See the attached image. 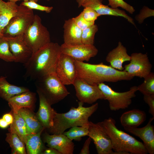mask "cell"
Returning a JSON list of instances; mask_svg holds the SVG:
<instances>
[{
  "mask_svg": "<svg viewBox=\"0 0 154 154\" xmlns=\"http://www.w3.org/2000/svg\"><path fill=\"white\" fill-rule=\"evenodd\" d=\"M75 65L77 77L91 85L130 80L134 77L124 70H119L103 62L94 64L75 60Z\"/></svg>",
  "mask_w": 154,
  "mask_h": 154,
  "instance_id": "7a4b0ae2",
  "label": "cell"
},
{
  "mask_svg": "<svg viewBox=\"0 0 154 154\" xmlns=\"http://www.w3.org/2000/svg\"><path fill=\"white\" fill-rule=\"evenodd\" d=\"M13 116V120L8 128L9 132L15 133L25 143L27 135L25 122L22 117L18 113H13L11 111Z\"/></svg>",
  "mask_w": 154,
  "mask_h": 154,
  "instance_id": "4316f807",
  "label": "cell"
},
{
  "mask_svg": "<svg viewBox=\"0 0 154 154\" xmlns=\"http://www.w3.org/2000/svg\"><path fill=\"white\" fill-rule=\"evenodd\" d=\"M43 142L48 147L53 148L61 154H73L74 145L72 141L63 133L50 134L46 131L42 136Z\"/></svg>",
  "mask_w": 154,
  "mask_h": 154,
  "instance_id": "9a60e30c",
  "label": "cell"
},
{
  "mask_svg": "<svg viewBox=\"0 0 154 154\" xmlns=\"http://www.w3.org/2000/svg\"><path fill=\"white\" fill-rule=\"evenodd\" d=\"M130 63L124 66L123 70L133 76L144 78L151 72L152 65L146 54L133 53Z\"/></svg>",
  "mask_w": 154,
  "mask_h": 154,
  "instance_id": "30bf717a",
  "label": "cell"
},
{
  "mask_svg": "<svg viewBox=\"0 0 154 154\" xmlns=\"http://www.w3.org/2000/svg\"><path fill=\"white\" fill-rule=\"evenodd\" d=\"M108 5L113 8L120 7L125 9L129 13L133 14L135 11L134 8L123 0H108Z\"/></svg>",
  "mask_w": 154,
  "mask_h": 154,
  "instance_id": "d6a6232c",
  "label": "cell"
},
{
  "mask_svg": "<svg viewBox=\"0 0 154 154\" xmlns=\"http://www.w3.org/2000/svg\"><path fill=\"white\" fill-rule=\"evenodd\" d=\"M43 154H61L56 150L52 148H46L43 151Z\"/></svg>",
  "mask_w": 154,
  "mask_h": 154,
  "instance_id": "60d3db41",
  "label": "cell"
},
{
  "mask_svg": "<svg viewBox=\"0 0 154 154\" xmlns=\"http://www.w3.org/2000/svg\"><path fill=\"white\" fill-rule=\"evenodd\" d=\"M84 18L88 22L95 23V21L100 15L94 9L89 7H86L82 12Z\"/></svg>",
  "mask_w": 154,
  "mask_h": 154,
  "instance_id": "e575fe53",
  "label": "cell"
},
{
  "mask_svg": "<svg viewBox=\"0 0 154 154\" xmlns=\"http://www.w3.org/2000/svg\"><path fill=\"white\" fill-rule=\"evenodd\" d=\"M5 141L11 148V154H27L25 143L15 133L9 132L7 133Z\"/></svg>",
  "mask_w": 154,
  "mask_h": 154,
  "instance_id": "83f0119b",
  "label": "cell"
},
{
  "mask_svg": "<svg viewBox=\"0 0 154 154\" xmlns=\"http://www.w3.org/2000/svg\"><path fill=\"white\" fill-rule=\"evenodd\" d=\"M98 86L104 95V100L108 101L110 110L114 111L128 108L132 103V99L135 97V93L138 91L137 86H135L131 87L129 90L123 92H116L104 83L99 84Z\"/></svg>",
  "mask_w": 154,
  "mask_h": 154,
  "instance_id": "52a82bcc",
  "label": "cell"
},
{
  "mask_svg": "<svg viewBox=\"0 0 154 154\" xmlns=\"http://www.w3.org/2000/svg\"><path fill=\"white\" fill-rule=\"evenodd\" d=\"M143 82L137 86L138 91L143 95L154 94V73L151 72L144 78Z\"/></svg>",
  "mask_w": 154,
  "mask_h": 154,
  "instance_id": "f546056e",
  "label": "cell"
},
{
  "mask_svg": "<svg viewBox=\"0 0 154 154\" xmlns=\"http://www.w3.org/2000/svg\"><path fill=\"white\" fill-rule=\"evenodd\" d=\"M84 103L79 101L77 108L72 107L67 112L56 113L53 125L45 129L50 134H63L67 129L75 126H82L88 124L89 117L98 108L97 103L89 107L83 106Z\"/></svg>",
  "mask_w": 154,
  "mask_h": 154,
  "instance_id": "277c9868",
  "label": "cell"
},
{
  "mask_svg": "<svg viewBox=\"0 0 154 154\" xmlns=\"http://www.w3.org/2000/svg\"><path fill=\"white\" fill-rule=\"evenodd\" d=\"M98 30V26L95 24L82 30L81 35L82 44L94 45L95 35Z\"/></svg>",
  "mask_w": 154,
  "mask_h": 154,
  "instance_id": "4dcf8cb0",
  "label": "cell"
},
{
  "mask_svg": "<svg viewBox=\"0 0 154 154\" xmlns=\"http://www.w3.org/2000/svg\"><path fill=\"white\" fill-rule=\"evenodd\" d=\"M88 0H76V1L78 4L79 7H81L84 2Z\"/></svg>",
  "mask_w": 154,
  "mask_h": 154,
  "instance_id": "7bdbcfd3",
  "label": "cell"
},
{
  "mask_svg": "<svg viewBox=\"0 0 154 154\" xmlns=\"http://www.w3.org/2000/svg\"><path fill=\"white\" fill-rule=\"evenodd\" d=\"M39 98V108L36 116L45 129L50 128L53 125V120L56 112L51 107V105L44 94L37 90Z\"/></svg>",
  "mask_w": 154,
  "mask_h": 154,
  "instance_id": "e0dca14e",
  "label": "cell"
},
{
  "mask_svg": "<svg viewBox=\"0 0 154 154\" xmlns=\"http://www.w3.org/2000/svg\"><path fill=\"white\" fill-rule=\"evenodd\" d=\"M72 19L75 24L82 30L95 24V23L88 22L84 19L82 12L78 16L72 18Z\"/></svg>",
  "mask_w": 154,
  "mask_h": 154,
  "instance_id": "8d00e7d4",
  "label": "cell"
},
{
  "mask_svg": "<svg viewBox=\"0 0 154 154\" xmlns=\"http://www.w3.org/2000/svg\"><path fill=\"white\" fill-rule=\"evenodd\" d=\"M56 73L65 85H73L77 77L75 60L71 56L61 53Z\"/></svg>",
  "mask_w": 154,
  "mask_h": 154,
  "instance_id": "7c38bea8",
  "label": "cell"
},
{
  "mask_svg": "<svg viewBox=\"0 0 154 154\" xmlns=\"http://www.w3.org/2000/svg\"><path fill=\"white\" fill-rule=\"evenodd\" d=\"M6 77H0V97L8 102L13 96L29 90L27 88L12 84Z\"/></svg>",
  "mask_w": 154,
  "mask_h": 154,
  "instance_id": "d4e9b609",
  "label": "cell"
},
{
  "mask_svg": "<svg viewBox=\"0 0 154 154\" xmlns=\"http://www.w3.org/2000/svg\"><path fill=\"white\" fill-rule=\"evenodd\" d=\"M63 27L64 43L70 45L82 44L81 40L82 30L75 24L72 18L65 21Z\"/></svg>",
  "mask_w": 154,
  "mask_h": 154,
  "instance_id": "44dd1931",
  "label": "cell"
},
{
  "mask_svg": "<svg viewBox=\"0 0 154 154\" xmlns=\"http://www.w3.org/2000/svg\"><path fill=\"white\" fill-rule=\"evenodd\" d=\"M4 36V31L0 25V38L3 37Z\"/></svg>",
  "mask_w": 154,
  "mask_h": 154,
  "instance_id": "f6af8a7d",
  "label": "cell"
},
{
  "mask_svg": "<svg viewBox=\"0 0 154 154\" xmlns=\"http://www.w3.org/2000/svg\"><path fill=\"white\" fill-rule=\"evenodd\" d=\"M2 118L8 123L9 125L11 124L13 120V116L11 112L10 113L4 114Z\"/></svg>",
  "mask_w": 154,
  "mask_h": 154,
  "instance_id": "ab89813d",
  "label": "cell"
},
{
  "mask_svg": "<svg viewBox=\"0 0 154 154\" xmlns=\"http://www.w3.org/2000/svg\"><path fill=\"white\" fill-rule=\"evenodd\" d=\"M36 101V94L29 90L13 96L8 102L11 111L17 113L22 108H28L34 111Z\"/></svg>",
  "mask_w": 154,
  "mask_h": 154,
  "instance_id": "d6986e66",
  "label": "cell"
},
{
  "mask_svg": "<svg viewBox=\"0 0 154 154\" xmlns=\"http://www.w3.org/2000/svg\"><path fill=\"white\" fill-rule=\"evenodd\" d=\"M35 81L37 90L44 94L51 105L62 100L70 94L56 72L45 75Z\"/></svg>",
  "mask_w": 154,
  "mask_h": 154,
  "instance_id": "5b68a950",
  "label": "cell"
},
{
  "mask_svg": "<svg viewBox=\"0 0 154 154\" xmlns=\"http://www.w3.org/2000/svg\"><path fill=\"white\" fill-rule=\"evenodd\" d=\"M88 136L93 140L98 154H114L110 139L97 123L89 121Z\"/></svg>",
  "mask_w": 154,
  "mask_h": 154,
  "instance_id": "8fae6325",
  "label": "cell"
},
{
  "mask_svg": "<svg viewBox=\"0 0 154 154\" xmlns=\"http://www.w3.org/2000/svg\"><path fill=\"white\" fill-rule=\"evenodd\" d=\"M0 59L7 62H13L15 58L11 52L8 40L4 35L0 38Z\"/></svg>",
  "mask_w": 154,
  "mask_h": 154,
  "instance_id": "1f68e13d",
  "label": "cell"
},
{
  "mask_svg": "<svg viewBox=\"0 0 154 154\" xmlns=\"http://www.w3.org/2000/svg\"><path fill=\"white\" fill-rule=\"evenodd\" d=\"M46 0L47 1H50V0Z\"/></svg>",
  "mask_w": 154,
  "mask_h": 154,
  "instance_id": "bcb514c9",
  "label": "cell"
},
{
  "mask_svg": "<svg viewBox=\"0 0 154 154\" xmlns=\"http://www.w3.org/2000/svg\"><path fill=\"white\" fill-rule=\"evenodd\" d=\"M61 54L60 45L50 42L32 54L23 64L25 72L24 77L36 79L48 74L56 72Z\"/></svg>",
  "mask_w": 154,
  "mask_h": 154,
  "instance_id": "6da1fadb",
  "label": "cell"
},
{
  "mask_svg": "<svg viewBox=\"0 0 154 154\" xmlns=\"http://www.w3.org/2000/svg\"><path fill=\"white\" fill-rule=\"evenodd\" d=\"M9 125L8 123L2 118L0 119V127L5 128Z\"/></svg>",
  "mask_w": 154,
  "mask_h": 154,
  "instance_id": "b9f144b4",
  "label": "cell"
},
{
  "mask_svg": "<svg viewBox=\"0 0 154 154\" xmlns=\"http://www.w3.org/2000/svg\"><path fill=\"white\" fill-rule=\"evenodd\" d=\"M130 60V56L127 54L126 47L120 41L116 47L109 52L106 58V61L109 63L112 67L120 71L124 70L123 63Z\"/></svg>",
  "mask_w": 154,
  "mask_h": 154,
  "instance_id": "ffe728a7",
  "label": "cell"
},
{
  "mask_svg": "<svg viewBox=\"0 0 154 154\" xmlns=\"http://www.w3.org/2000/svg\"><path fill=\"white\" fill-rule=\"evenodd\" d=\"M44 129L36 133H31L27 135L25 143L27 153L42 154L46 148L41 137Z\"/></svg>",
  "mask_w": 154,
  "mask_h": 154,
  "instance_id": "cb8c5ba5",
  "label": "cell"
},
{
  "mask_svg": "<svg viewBox=\"0 0 154 154\" xmlns=\"http://www.w3.org/2000/svg\"><path fill=\"white\" fill-rule=\"evenodd\" d=\"M9 43L10 50L14 58V62L26 63L33 54L23 37V34L15 36L4 35Z\"/></svg>",
  "mask_w": 154,
  "mask_h": 154,
  "instance_id": "5bb4252c",
  "label": "cell"
},
{
  "mask_svg": "<svg viewBox=\"0 0 154 154\" xmlns=\"http://www.w3.org/2000/svg\"><path fill=\"white\" fill-rule=\"evenodd\" d=\"M18 113L24 120L27 134L36 133L45 129L33 110L28 108H22L19 110Z\"/></svg>",
  "mask_w": 154,
  "mask_h": 154,
  "instance_id": "603a6c76",
  "label": "cell"
},
{
  "mask_svg": "<svg viewBox=\"0 0 154 154\" xmlns=\"http://www.w3.org/2000/svg\"><path fill=\"white\" fill-rule=\"evenodd\" d=\"M35 15L33 10L20 4L16 14L4 28V35L15 36L23 34L33 23Z\"/></svg>",
  "mask_w": 154,
  "mask_h": 154,
  "instance_id": "ba28073f",
  "label": "cell"
},
{
  "mask_svg": "<svg viewBox=\"0 0 154 154\" xmlns=\"http://www.w3.org/2000/svg\"><path fill=\"white\" fill-rule=\"evenodd\" d=\"M143 96V100L149 107V112L154 117V94Z\"/></svg>",
  "mask_w": 154,
  "mask_h": 154,
  "instance_id": "74e56055",
  "label": "cell"
},
{
  "mask_svg": "<svg viewBox=\"0 0 154 154\" xmlns=\"http://www.w3.org/2000/svg\"><path fill=\"white\" fill-rule=\"evenodd\" d=\"M18 6L16 2L0 0V25L3 30L16 14Z\"/></svg>",
  "mask_w": 154,
  "mask_h": 154,
  "instance_id": "484cf974",
  "label": "cell"
},
{
  "mask_svg": "<svg viewBox=\"0 0 154 154\" xmlns=\"http://www.w3.org/2000/svg\"><path fill=\"white\" fill-rule=\"evenodd\" d=\"M102 0H88L83 3L82 6L84 8L89 7L94 9L100 16L110 15L122 17L130 23L135 26L133 20L124 11L117 8H113L103 4Z\"/></svg>",
  "mask_w": 154,
  "mask_h": 154,
  "instance_id": "ac0fdd59",
  "label": "cell"
},
{
  "mask_svg": "<svg viewBox=\"0 0 154 154\" xmlns=\"http://www.w3.org/2000/svg\"><path fill=\"white\" fill-rule=\"evenodd\" d=\"M154 117L150 118L147 124L141 128L124 127L127 132L140 138L143 141L148 153L154 154V126L151 122Z\"/></svg>",
  "mask_w": 154,
  "mask_h": 154,
  "instance_id": "2e32d148",
  "label": "cell"
},
{
  "mask_svg": "<svg viewBox=\"0 0 154 154\" xmlns=\"http://www.w3.org/2000/svg\"><path fill=\"white\" fill-rule=\"evenodd\" d=\"M88 129L89 123L82 126L72 127L69 131H64L63 134L72 141L74 140L79 141L82 137L88 136Z\"/></svg>",
  "mask_w": 154,
  "mask_h": 154,
  "instance_id": "f1b7e54d",
  "label": "cell"
},
{
  "mask_svg": "<svg viewBox=\"0 0 154 154\" xmlns=\"http://www.w3.org/2000/svg\"><path fill=\"white\" fill-rule=\"evenodd\" d=\"M60 51L61 53L71 56L75 61L82 62L88 61L98 52L94 45L83 44L70 45L63 43L60 45Z\"/></svg>",
  "mask_w": 154,
  "mask_h": 154,
  "instance_id": "4fadbf2b",
  "label": "cell"
},
{
  "mask_svg": "<svg viewBox=\"0 0 154 154\" xmlns=\"http://www.w3.org/2000/svg\"><path fill=\"white\" fill-rule=\"evenodd\" d=\"M154 11L146 6H144L141 9L139 14L135 17V19L139 23H142L146 18L154 16Z\"/></svg>",
  "mask_w": 154,
  "mask_h": 154,
  "instance_id": "d590c367",
  "label": "cell"
},
{
  "mask_svg": "<svg viewBox=\"0 0 154 154\" xmlns=\"http://www.w3.org/2000/svg\"><path fill=\"white\" fill-rule=\"evenodd\" d=\"M41 22L40 17L35 15L33 23L23 34L25 40L33 54L51 42L50 33Z\"/></svg>",
  "mask_w": 154,
  "mask_h": 154,
  "instance_id": "8992f818",
  "label": "cell"
},
{
  "mask_svg": "<svg viewBox=\"0 0 154 154\" xmlns=\"http://www.w3.org/2000/svg\"><path fill=\"white\" fill-rule=\"evenodd\" d=\"M73 85L79 101L91 104L98 100L104 99V95L98 85L90 84L77 77Z\"/></svg>",
  "mask_w": 154,
  "mask_h": 154,
  "instance_id": "9c48e42d",
  "label": "cell"
},
{
  "mask_svg": "<svg viewBox=\"0 0 154 154\" xmlns=\"http://www.w3.org/2000/svg\"><path fill=\"white\" fill-rule=\"evenodd\" d=\"M9 1L14 2H16L17 1H19L23 0L24 1H32L37 2L38 1L40 0H8Z\"/></svg>",
  "mask_w": 154,
  "mask_h": 154,
  "instance_id": "ee69618b",
  "label": "cell"
},
{
  "mask_svg": "<svg viewBox=\"0 0 154 154\" xmlns=\"http://www.w3.org/2000/svg\"><path fill=\"white\" fill-rule=\"evenodd\" d=\"M145 112L138 109H133L123 113L120 118L121 124L124 127H136L145 121Z\"/></svg>",
  "mask_w": 154,
  "mask_h": 154,
  "instance_id": "7402d4cb",
  "label": "cell"
},
{
  "mask_svg": "<svg viewBox=\"0 0 154 154\" xmlns=\"http://www.w3.org/2000/svg\"><path fill=\"white\" fill-rule=\"evenodd\" d=\"M115 120L110 117L97 123L111 140L114 154H147L143 143L119 130L116 125Z\"/></svg>",
  "mask_w": 154,
  "mask_h": 154,
  "instance_id": "3957f363",
  "label": "cell"
},
{
  "mask_svg": "<svg viewBox=\"0 0 154 154\" xmlns=\"http://www.w3.org/2000/svg\"><path fill=\"white\" fill-rule=\"evenodd\" d=\"M21 4L32 10L33 9H36L42 11H45L47 13H50L53 9L52 7L42 5L37 3V2L32 1H23Z\"/></svg>",
  "mask_w": 154,
  "mask_h": 154,
  "instance_id": "836d02e7",
  "label": "cell"
},
{
  "mask_svg": "<svg viewBox=\"0 0 154 154\" xmlns=\"http://www.w3.org/2000/svg\"><path fill=\"white\" fill-rule=\"evenodd\" d=\"M92 139L89 137L85 141L83 146L80 153V154H90L89 146Z\"/></svg>",
  "mask_w": 154,
  "mask_h": 154,
  "instance_id": "f35d334b",
  "label": "cell"
}]
</instances>
